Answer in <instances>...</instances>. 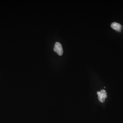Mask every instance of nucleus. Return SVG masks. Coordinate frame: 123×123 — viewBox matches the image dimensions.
I'll use <instances>...</instances> for the list:
<instances>
[{
    "instance_id": "f257e3e1",
    "label": "nucleus",
    "mask_w": 123,
    "mask_h": 123,
    "mask_svg": "<svg viewBox=\"0 0 123 123\" xmlns=\"http://www.w3.org/2000/svg\"><path fill=\"white\" fill-rule=\"evenodd\" d=\"M54 51L56 52L58 54L61 56L63 54V49L61 44L59 42H56L55 44L54 48Z\"/></svg>"
},
{
    "instance_id": "f03ea898",
    "label": "nucleus",
    "mask_w": 123,
    "mask_h": 123,
    "mask_svg": "<svg viewBox=\"0 0 123 123\" xmlns=\"http://www.w3.org/2000/svg\"><path fill=\"white\" fill-rule=\"evenodd\" d=\"M111 27L113 29L119 32H121L122 29V25L116 22H113L112 23Z\"/></svg>"
},
{
    "instance_id": "7ed1b4c3",
    "label": "nucleus",
    "mask_w": 123,
    "mask_h": 123,
    "mask_svg": "<svg viewBox=\"0 0 123 123\" xmlns=\"http://www.w3.org/2000/svg\"><path fill=\"white\" fill-rule=\"evenodd\" d=\"M97 94H98V98L99 101L102 103L104 102H105V98L102 96L101 94V93H100V92H97Z\"/></svg>"
},
{
    "instance_id": "20e7f679",
    "label": "nucleus",
    "mask_w": 123,
    "mask_h": 123,
    "mask_svg": "<svg viewBox=\"0 0 123 123\" xmlns=\"http://www.w3.org/2000/svg\"><path fill=\"white\" fill-rule=\"evenodd\" d=\"M100 92L102 96L104 97L105 98H107V93H106V91L105 90H101Z\"/></svg>"
}]
</instances>
